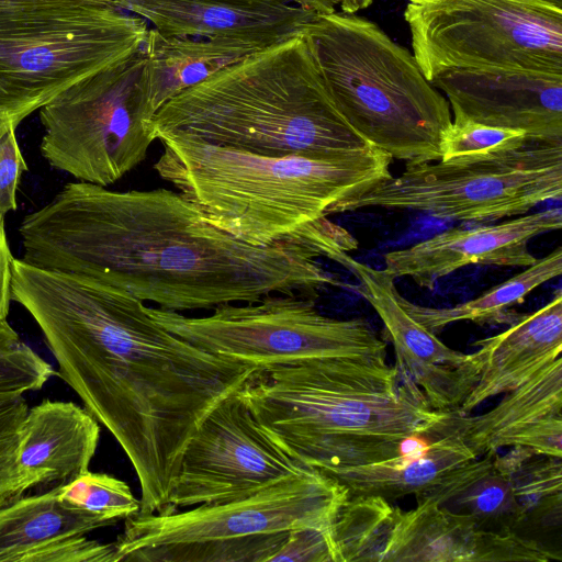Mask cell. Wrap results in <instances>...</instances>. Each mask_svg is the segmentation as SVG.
<instances>
[{"label":"cell","instance_id":"cell-4","mask_svg":"<svg viewBox=\"0 0 562 562\" xmlns=\"http://www.w3.org/2000/svg\"><path fill=\"white\" fill-rule=\"evenodd\" d=\"M151 126L155 137L180 132L273 157H331L371 146L338 110L305 32L183 90L155 113Z\"/></svg>","mask_w":562,"mask_h":562},{"label":"cell","instance_id":"cell-28","mask_svg":"<svg viewBox=\"0 0 562 562\" xmlns=\"http://www.w3.org/2000/svg\"><path fill=\"white\" fill-rule=\"evenodd\" d=\"M524 131L496 127L469 119L453 117L440 142V160L515 150L527 145Z\"/></svg>","mask_w":562,"mask_h":562},{"label":"cell","instance_id":"cell-26","mask_svg":"<svg viewBox=\"0 0 562 562\" xmlns=\"http://www.w3.org/2000/svg\"><path fill=\"white\" fill-rule=\"evenodd\" d=\"M65 504L104 520L109 526L126 519L140 509L131 487L122 480L89 470L56 486Z\"/></svg>","mask_w":562,"mask_h":562},{"label":"cell","instance_id":"cell-33","mask_svg":"<svg viewBox=\"0 0 562 562\" xmlns=\"http://www.w3.org/2000/svg\"><path fill=\"white\" fill-rule=\"evenodd\" d=\"M336 562L330 528H296L288 532L270 562Z\"/></svg>","mask_w":562,"mask_h":562},{"label":"cell","instance_id":"cell-7","mask_svg":"<svg viewBox=\"0 0 562 562\" xmlns=\"http://www.w3.org/2000/svg\"><path fill=\"white\" fill-rule=\"evenodd\" d=\"M348 497L311 469L243 498L135 514L113 542L115 562H270L290 530L331 528Z\"/></svg>","mask_w":562,"mask_h":562},{"label":"cell","instance_id":"cell-8","mask_svg":"<svg viewBox=\"0 0 562 562\" xmlns=\"http://www.w3.org/2000/svg\"><path fill=\"white\" fill-rule=\"evenodd\" d=\"M146 20L113 1L0 11V135L77 82L136 54Z\"/></svg>","mask_w":562,"mask_h":562},{"label":"cell","instance_id":"cell-23","mask_svg":"<svg viewBox=\"0 0 562 562\" xmlns=\"http://www.w3.org/2000/svg\"><path fill=\"white\" fill-rule=\"evenodd\" d=\"M147 56L150 111L217 70L256 53L222 40L167 35L149 27L143 46Z\"/></svg>","mask_w":562,"mask_h":562},{"label":"cell","instance_id":"cell-31","mask_svg":"<svg viewBox=\"0 0 562 562\" xmlns=\"http://www.w3.org/2000/svg\"><path fill=\"white\" fill-rule=\"evenodd\" d=\"M561 459L550 457L530 465L527 462L510 477L524 519L537 510L561 507Z\"/></svg>","mask_w":562,"mask_h":562},{"label":"cell","instance_id":"cell-36","mask_svg":"<svg viewBox=\"0 0 562 562\" xmlns=\"http://www.w3.org/2000/svg\"><path fill=\"white\" fill-rule=\"evenodd\" d=\"M297 2L317 14H326L337 11V9L345 13H357L369 8L373 0H297Z\"/></svg>","mask_w":562,"mask_h":562},{"label":"cell","instance_id":"cell-16","mask_svg":"<svg viewBox=\"0 0 562 562\" xmlns=\"http://www.w3.org/2000/svg\"><path fill=\"white\" fill-rule=\"evenodd\" d=\"M431 85L447 95L453 117L520 130L529 143H562V74L456 70Z\"/></svg>","mask_w":562,"mask_h":562},{"label":"cell","instance_id":"cell-17","mask_svg":"<svg viewBox=\"0 0 562 562\" xmlns=\"http://www.w3.org/2000/svg\"><path fill=\"white\" fill-rule=\"evenodd\" d=\"M459 412H447L435 426L428 451L417 458L394 457L358 467L322 473L342 484L349 495H376L396 499L415 495L443 506L493 469L496 454H477L465 442Z\"/></svg>","mask_w":562,"mask_h":562},{"label":"cell","instance_id":"cell-34","mask_svg":"<svg viewBox=\"0 0 562 562\" xmlns=\"http://www.w3.org/2000/svg\"><path fill=\"white\" fill-rule=\"evenodd\" d=\"M16 128L12 127L0 135V217L18 207L16 192L21 176L27 165L18 144Z\"/></svg>","mask_w":562,"mask_h":562},{"label":"cell","instance_id":"cell-14","mask_svg":"<svg viewBox=\"0 0 562 562\" xmlns=\"http://www.w3.org/2000/svg\"><path fill=\"white\" fill-rule=\"evenodd\" d=\"M310 470L267 437L236 392L205 416L186 446L165 514L243 498Z\"/></svg>","mask_w":562,"mask_h":562},{"label":"cell","instance_id":"cell-20","mask_svg":"<svg viewBox=\"0 0 562 562\" xmlns=\"http://www.w3.org/2000/svg\"><path fill=\"white\" fill-rule=\"evenodd\" d=\"M482 415L459 412L468 446L477 454L525 447L537 456L562 457V358L559 357Z\"/></svg>","mask_w":562,"mask_h":562},{"label":"cell","instance_id":"cell-38","mask_svg":"<svg viewBox=\"0 0 562 562\" xmlns=\"http://www.w3.org/2000/svg\"><path fill=\"white\" fill-rule=\"evenodd\" d=\"M546 1H549V2H551V3H554V4H557V5L562 7V0H546Z\"/></svg>","mask_w":562,"mask_h":562},{"label":"cell","instance_id":"cell-30","mask_svg":"<svg viewBox=\"0 0 562 562\" xmlns=\"http://www.w3.org/2000/svg\"><path fill=\"white\" fill-rule=\"evenodd\" d=\"M450 502L481 524L483 520H502L509 517L517 522L524 519L512 479L494 468Z\"/></svg>","mask_w":562,"mask_h":562},{"label":"cell","instance_id":"cell-1","mask_svg":"<svg viewBox=\"0 0 562 562\" xmlns=\"http://www.w3.org/2000/svg\"><path fill=\"white\" fill-rule=\"evenodd\" d=\"M22 260L121 289L183 313L254 303L271 294L313 299L335 285L317 262L356 248L327 217L282 240L255 246L217 228L181 193L65 184L26 215Z\"/></svg>","mask_w":562,"mask_h":562},{"label":"cell","instance_id":"cell-13","mask_svg":"<svg viewBox=\"0 0 562 562\" xmlns=\"http://www.w3.org/2000/svg\"><path fill=\"white\" fill-rule=\"evenodd\" d=\"M409 510L376 495H349L331 526L336 562H546L561 558L510 529H484L437 502Z\"/></svg>","mask_w":562,"mask_h":562},{"label":"cell","instance_id":"cell-35","mask_svg":"<svg viewBox=\"0 0 562 562\" xmlns=\"http://www.w3.org/2000/svg\"><path fill=\"white\" fill-rule=\"evenodd\" d=\"M13 259L4 232L3 218L0 217V321L7 319L12 301L11 268Z\"/></svg>","mask_w":562,"mask_h":562},{"label":"cell","instance_id":"cell-15","mask_svg":"<svg viewBox=\"0 0 562 562\" xmlns=\"http://www.w3.org/2000/svg\"><path fill=\"white\" fill-rule=\"evenodd\" d=\"M338 263L357 277L359 293L381 318L397 368L420 387L431 408L459 411L479 380L481 366L475 352L451 349L418 323L404 306L395 277L385 269L356 261L348 252Z\"/></svg>","mask_w":562,"mask_h":562},{"label":"cell","instance_id":"cell-18","mask_svg":"<svg viewBox=\"0 0 562 562\" xmlns=\"http://www.w3.org/2000/svg\"><path fill=\"white\" fill-rule=\"evenodd\" d=\"M167 35L222 40L256 52L303 33L315 13L297 0H113Z\"/></svg>","mask_w":562,"mask_h":562},{"label":"cell","instance_id":"cell-6","mask_svg":"<svg viewBox=\"0 0 562 562\" xmlns=\"http://www.w3.org/2000/svg\"><path fill=\"white\" fill-rule=\"evenodd\" d=\"M304 32L338 110L369 145L406 165L441 159L450 105L406 47L356 13L316 14Z\"/></svg>","mask_w":562,"mask_h":562},{"label":"cell","instance_id":"cell-37","mask_svg":"<svg viewBox=\"0 0 562 562\" xmlns=\"http://www.w3.org/2000/svg\"><path fill=\"white\" fill-rule=\"evenodd\" d=\"M113 0H0V11L23 10L40 7H79L101 4Z\"/></svg>","mask_w":562,"mask_h":562},{"label":"cell","instance_id":"cell-29","mask_svg":"<svg viewBox=\"0 0 562 562\" xmlns=\"http://www.w3.org/2000/svg\"><path fill=\"white\" fill-rule=\"evenodd\" d=\"M29 406L23 395L0 397V506L38 485V480L20 469L16 450Z\"/></svg>","mask_w":562,"mask_h":562},{"label":"cell","instance_id":"cell-19","mask_svg":"<svg viewBox=\"0 0 562 562\" xmlns=\"http://www.w3.org/2000/svg\"><path fill=\"white\" fill-rule=\"evenodd\" d=\"M562 226V211L552 207L494 225L450 228L406 248L386 252L385 270L409 277L419 286L434 289L448 274L472 263L528 267L536 258L529 240Z\"/></svg>","mask_w":562,"mask_h":562},{"label":"cell","instance_id":"cell-27","mask_svg":"<svg viewBox=\"0 0 562 562\" xmlns=\"http://www.w3.org/2000/svg\"><path fill=\"white\" fill-rule=\"evenodd\" d=\"M55 373L7 319L0 321V397L40 390Z\"/></svg>","mask_w":562,"mask_h":562},{"label":"cell","instance_id":"cell-32","mask_svg":"<svg viewBox=\"0 0 562 562\" xmlns=\"http://www.w3.org/2000/svg\"><path fill=\"white\" fill-rule=\"evenodd\" d=\"M20 562H115L114 543L67 537L25 553Z\"/></svg>","mask_w":562,"mask_h":562},{"label":"cell","instance_id":"cell-25","mask_svg":"<svg viewBox=\"0 0 562 562\" xmlns=\"http://www.w3.org/2000/svg\"><path fill=\"white\" fill-rule=\"evenodd\" d=\"M562 273V249L558 247L549 255L526 267L505 282L493 286L480 296L449 307L417 305L404 297V306L425 328L436 334L448 325L470 321L480 325L513 324L521 315L512 307L544 282Z\"/></svg>","mask_w":562,"mask_h":562},{"label":"cell","instance_id":"cell-24","mask_svg":"<svg viewBox=\"0 0 562 562\" xmlns=\"http://www.w3.org/2000/svg\"><path fill=\"white\" fill-rule=\"evenodd\" d=\"M109 525L78 510L57 496L56 487L18 497L0 506V562H20L27 552L47 543L87 533Z\"/></svg>","mask_w":562,"mask_h":562},{"label":"cell","instance_id":"cell-11","mask_svg":"<svg viewBox=\"0 0 562 562\" xmlns=\"http://www.w3.org/2000/svg\"><path fill=\"white\" fill-rule=\"evenodd\" d=\"M40 151L78 181L108 187L139 165L156 139L147 56L88 77L44 105Z\"/></svg>","mask_w":562,"mask_h":562},{"label":"cell","instance_id":"cell-21","mask_svg":"<svg viewBox=\"0 0 562 562\" xmlns=\"http://www.w3.org/2000/svg\"><path fill=\"white\" fill-rule=\"evenodd\" d=\"M481 370L479 380L458 412L469 414L484 401L505 394L539 372L562 351V291L509 327L474 342Z\"/></svg>","mask_w":562,"mask_h":562},{"label":"cell","instance_id":"cell-9","mask_svg":"<svg viewBox=\"0 0 562 562\" xmlns=\"http://www.w3.org/2000/svg\"><path fill=\"white\" fill-rule=\"evenodd\" d=\"M528 144L509 151L405 165L400 176L335 205L333 214L379 206L474 223L527 214L562 196V143Z\"/></svg>","mask_w":562,"mask_h":562},{"label":"cell","instance_id":"cell-12","mask_svg":"<svg viewBox=\"0 0 562 562\" xmlns=\"http://www.w3.org/2000/svg\"><path fill=\"white\" fill-rule=\"evenodd\" d=\"M162 327L213 355L265 370L326 358H386V342L362 318L321 314L313 299L271 294L192 317L146 306Z\"/></svg>","mask_w":562,"mask_h":562},{"label":"cell","instance_id":"cell-22","mask_svg":"<svg viewBox=\"0 0 562 562\" xmlns=\"http://www.w3.org/2000/svg\"><path fill=\"white\" fill-rule=\"evenodd\" d=\"M99 439V422L85 407L45 400L22 423L18 464L40 484L64 483L89 470Z\"/></svg>","mask_w":562,"mask_h":562},{"label":"cell","instance_id":"cell-5","mask_svg":"<svg viewBox=\"0 0 562 562\" xmlns=\"http://www.w3.org/2000/svg\"><path fill=\"white\" fill-rule=\"evenodd\" d=\"M154 169L217 228L255 246L282 240L338 203L392 177V157L370 146L331 157L262 156L180 133L156 137Z\"/></svg>","mask_w":562,"mask_h":562},{"label":"cell","instance_id":"cell-10","mask_svg":"<svg viewBox=\"0 0 562 562\" xmlns=\"http://www.w3.org/2000/svg\"><path fill=\"white\" fill-rule=\"evenodd\" d=\"M413 55L426 79L456 70L562 74V7L546 0H408Z\"/></svg>","mask_w":562,"mask_h":562},{"label":"cell","instance_id":"cell-2","mask_svg":"<svg viewBox=\"0 0 562 562\" xmlns=\"http://www.w3.org/2000/svg\"><path fill=\"white\" fill-rule=\"evenodd\" d=\"M11 295L41 328L59 375L116 439L140 486L137 514H165L189 440L259 370L158 324L140 300L13 259Z\"/></svg>","mask_w":562,"mask_h":562},{"label":"cell","instance_id":"cell-3","mask_svg":"<svg viewBox=\"0 0 562 562\" xmlns=\"http://www.w3.org/2000/svg\"><path fill=\"white\" fill-rule=\"evenodd\" d=\"M263 432L321 472L398 456L404 438L431 430L447 412L386 358H326L258 371L238 391Z\"/></svg>","mask_w":562,"mask_h":562}]
</instances>
